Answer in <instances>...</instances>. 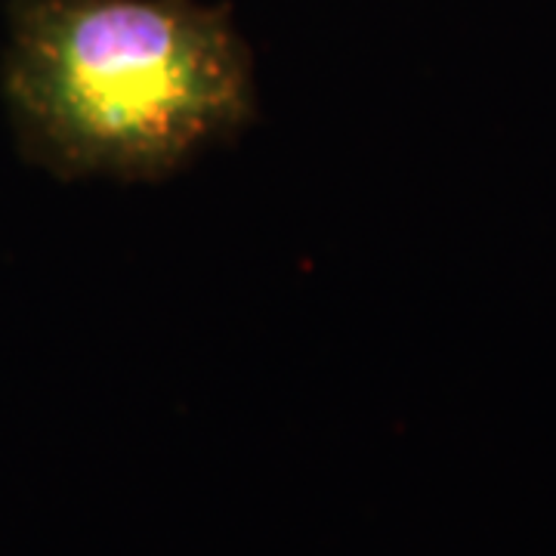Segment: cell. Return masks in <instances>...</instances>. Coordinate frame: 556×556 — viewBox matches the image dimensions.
<instances>
[{
  "instance_id": "cell-1",
  "label": "cell",
  "mask_w": 556,
  "mask_h": 556,
  "mask_svg": "<svg viewBox=\"0 0 556 556\" xmlns=\"http://www.w3.org/2000/svg\"><path fill=\"white\" fill-rule=\"evenodd\" d=\"M3 90L62 177L161 179L257 112L232 10L201 0H10Z\"/></svg>"
}]
</instances>
